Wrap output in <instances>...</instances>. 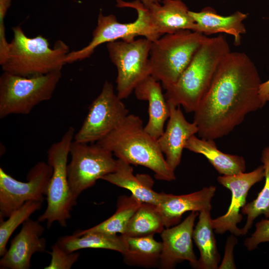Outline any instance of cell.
Returning a JSON list of instances; mask_svg holds the SVG:
<instances>
[{
	"mask_svg": "<svg viewBox=\"0 0 269 269\" xmlns=\"http://www.w3.org/2000/svg\"><path fill=\"white\" fill-rule=\"evenodd\" d=\"M258 69L245 53L229 52L194 112L198 134L215 140L229 134L249 114L263 108Z\"/></svg>",
	"mask_w": 269,
	"mask_h": 269,
	"instance_id": "cell-1",
	"label": "cell"
},
{
	"mask_svg": "<svg viewBox=\"0 0 269 269\" xmlns=\"http://www.w3.org/2000/svg\"><path fill=\"white\" fill-rule=\"evenodd\" d=\"M96 143L111 151L118 159L149 168L156 179L171 181L176 179L157 139L146 132L139 116L129 115L116 129Z\"/></svg>",
	"mask_w": 269,
	"mask_h": 269,
	"instance_id": "cell-2",
	"label": "cell"
},
{
	"mask_svg": "<svg viewBox=\"0 0 269 269\" xmlns=\"http://www.w3.org/2000/svg\"><path fill=\"white\" fill-rule=\"evenodd\" d=\"M225 37H207L176 82L166 89L168 103L194 112L208 89L224 56L230 52Z\"/></svg>",
	"mask_w": 269,
	"mask_h": 269,
	"instance_id": "cell-3",
	"label": "cell"
},
{
	"mask_svg": "<svg viewBox=\"0 0 269 269\" xmlns=\"http://www.w3.org/2000/svg\"><path fill=\"white\" fill-rule=\"evenodd\" d=\"M13 38L4 55L0 58L3 72L32 77L61 71L70 52L62 40L51 48L48 40L41 35L29 37L20 26L12 28Z\"/></svg>",
	"mask_w": 269,
	"mask_h": 269,
	"instance_id": "cell-4",
	"label": "cell"
},
{
	"mask_svg": "<svg viewBox=\"0 0 269 269\" xmlns=\"http://www.w3.org/2000/svg\"><path fill=\"white\" fill-rule=\"evenodd\" d=\"M207 37L198 32L183 30L152 41L150 75L167 89L176 82Z\"/></svg>",
	"mask_w": 269,
	"mask_h": 269,
	"instance_id": "cell-5",
	"label": "cell"
},
{
	"mask_svg": "<svg viewBox=\"0 0 269 269\" xmlns=\"http://www.w3.org/2000/svg\"><path fill=\"white\" fill-rule=\"evenodd\" d=\"M74 129L70 127L60 140L53 143L47 150V162L53 169L46 197L47 206L38 219L46 221L48 228L55 222L65 227L71 217V211L77 199L69 186L67 176V160L71 144L74 140Z\"/></svg>",
	"mask_w": 269,
	"mask_h": 269,
	"instance_id": "cell-6",
	"label": "cell"
},
{
	"mask_svg": "<svg viewBox=\"0 0 269 269\" xmlns=\"http://www.w3.org/2000/svg\"><path fill=\"white\" fill-rule=\"evenodd\" d=\"M117 3L118 7L135 9L137 13L136 20L132 22L121 23L114 15H104L100 11L91 41L82 49L70 52L66 58V63L89 57L98 46L104 43L119 39L130 41L134 40L137 36L154 41L161 36L151 23L148 8L140 0L132 2L117 0Z\"/></svg>",
	"mask_w": 269,
	"mask_h": 269,
	"instance_id": "cell-7",
	"label": "cell"
},
{
	"mask_svg": "<svg viewBox=\"0 0 269 269\" xmlns=\"http://www.w3.org/2000/svg\"><path fill=\"white\" fill-rule=\"evenodd\" d=\"M61 76V71L32 77L3 72L0 77V118L29 114L51 99Z\"/></svg>",
	"mask_w": 269,
	"mask_h": 269,
	"instance_id": "cell-8",
	"label": "cell"
},
{
	"mask_svg": "<svg viewBox=\"0 0 269 269\" xmlns=\"http://www.w3.org/2000/svg\"><path fill=\"white\" fill-rule=\"evenodd\" d=\"M152 43L144 37L107 43L110 58L117 68V94L121 100L127 98L142 81L151 75L149 54Z\"/></svg>",
	"mask_w": 269,
	"mask_h": 269,
	"instance_id": "cell-9",
	"label": "cell"
},
{
	"mask_svg": "<svg viewBox=\"0 0 269 269\" xmlns=\"http://www.w3.org/2000/svg\"><path fill=\"white\" fill-rule=\"evenodd\" d=\"M69 154L71 161L67 167L68 180L76 198L93 186L97 180L115 171L117 167V159L114 158L113 153L97 143L89 144L73 140Z\"/></svg>",
	"mask_w": 269,
	"mask_h": 269,
	"instance_id": "cell-10",
	"label": "cell"
},
{
	"mask_svg": "<svg viewBox=\"0 0 269 269\" xmlns=\"http://www.w3.org/2000/svg\"><path fill=\"white\" fill-rule=\"evenodd\" d=\"M129 115V110L114 92L112 84L106 81L101 93L90 105L74 140L97 142L116 129Z\"/></svg>",
	"mask_w": 269,
	"mask_h": 269,
	"instance_id": "cell-11",
	"label": "cell"
},
{
	"mask_svg": "<svg viewBox=\"0 0 269 269\" xmlns=\"http://www.w3.org/2000/svg\"><path fill=\"white\" fill-rule=\"evenodd\" d=\"M53 172L48 162L40 161L29 171L27 182L16 180L0 168V219L8 217L29 201L42 202Z\"/></svg>",
	"mask_w": 269,
	"mask_h": 269,
	"instance_id": "cell-12",
	"label": "cell"
},
{
	"mask_svg": "<svg viewBox=\"0 0 269 269\" xmlns=\"http://www.w3.org/2000/svg\"><path fill=\"white\" fill-rule=\"evenodd\" d=\"M264 177L265 170L263 164L251 172L221 175L217 177L218 182L231 191L232 197L226 213L212 219V226L216 233L223 234L229 231L236 236L242 235V229L237 226V224L243 219V214L240 212L246 204L249 190Z\"/></svg>",
	"mask_w": 269,
	"mask_h": 269,
	"instance_id": "cell-13",
	"label": "cell"
},
{
	"mask_svg": "<svg viewBox=\"0 0 269 269\" xmlns=\"http://www.w3.org/2000/svg\"><path fill=\"white\" fill-rule=\"evenodd\" d=\"M199 212L192 211L181 223L164 229L161 234L162 250L158 267L172 269L178 263L187 261L197 268L198 259L193 248L194 222Z\"/></svg>",
	"mask_w": 269,
	"mask_h": 269,
	"instance_id": "cell-14",
	"label": "cell"
},
{
	"mask_svg": "<svg viewBox=\"0 0 269 269\" xmlns=\"http://www.w3.org/2000/svg\"><path fill=\"white\" fill-rule=\"evenodd\" d=\"M39 222L28 219L22 224L0 260V269H28L32 255L45 251L46 240L41 237L44 229Z\"/></svg>",
	"mask_w": 269,
	"mask_h": 269,
	"instance_id": "cell-15",
	"label": "cell"
},
{
	"mask_svg": "<svg viewBox=\"0 0 269 269\" xmlns=\"http://www.w3.org/2000/svg\"><path fill=\"white\" fill-rule=\"evenodd\" d=\"M168 104L170 114L166 128L157 141L168 165L175 171L187 140L197 134L198 130L195 123L186 120L180 106Z\"/></svg>",
	"mask_w": 269,
	"mask_h": 269,
	"instance_id": "cell-16",
	"label": "cell"
},
{
	"mask_svg": "<svg viewBox=\"0 0 269 269\" xmlns=\"http://www.w3.org/2000/svg\"><path fill=\"white\" fill-rule=\"evenodd\" d=\"M216 191V187L211 185L187 194L177 195L162 192L160 202L156 208L164 227L169 228L180 223L182 215L186 212L211 211V201Z\"/></svg>",
	"mask_w": 269,
	"mask_h": 269,
	"instance_id": "cell-17",
	"label": "cell"
},
{
	"mask_svg": "<svg viewBox=\"0 0 269 269\" xmlns=\"http://www.w3.org/2000/svg\"><path fill=\"white\" fill-rule=\"evenodd\" d=\"M134 92L138 100L148 102V120L144 128L150 136L157 139L164 132V124L170 114L160 83L150 75L135 87Z\"/></svg>",
	"mask_w": 269,
	"mask_h": 269,
	"instance_id": "cell-18",
	"label": "cell"
},
{
	"mask_svg": "<svg viewBox=\"0 0 269 269\" xmlns=\"http://www.w3.org/2000/svg\"><path fill=\"white\" fill-rule=\"evenodd\" d=\"M189 13L196 24V32L206 36L218 33L231 35L237 46L241 44L242 34L246 32L243 21L247 18L248 13L237 11L229 15L223 16L210 6L199 12L189 10Z\"/></svg>",
	"mask_w": 269,
	"mask_h": 269,
	"instance_id": "cell-19",
	"label": "cell"
},
{
	"mask_svg": "<svg viewBox=\"0 0 269 269\" xmlns=\"http://www.w3.org/2000/svg\"><path fill=\"white\" fill-rule=\"evenodd\" d=\"M147 8L151 23L161 35L183 30L195 31L196 24L181 0H163Z\"/></svg>",
	"mask_w": 269,
	"mask_h": 269,
	"instance_id": "cell-20",
	"label": "cell"
},
{
	"mask_svg": "<svg viewBox=\"0 0 269 269\" xmlns=\"http://www.w3.org/2000/svg\"><path fill=\"white\" fill-rule=\"evenodd\" d=\"M101 179L129 190L132 195L143 203L157 206L160 202L162 192L158 193L152 189L154 181L151 176L146 174H134L132 166L123 160L117 159L115 171Z\"/></svg>",
	"mask_w": 269,
	"mask_h": 269,
	"instance_id": "cell-21",
	"label": "cell"
},
{
	"mask_svg": "<svg viewBox=\"0 0 269 269\" xmlns=\"http://www.w3.org/2000/svg\"><path fill=\"white\" fill-rule=\"evenodd\" d=\"M185 148L204 155L222 175H230L245 172L246 161L243 156L224 153L219 149L214 140L192 136Z\"/></svg>",
	"mask_w": 269,
	"mask_h": 269,
	"instance_id": "cell-22",
	"label": "cell"
},
{
	"mask_svg": "<svg viewBox=\"0 0 269 269\" xmlns=\"http://www.w3.org/2000/svg\"><path fill=\"white\" fill-rule=\"evenodd\" d=\"M122 235L125 244L122 255L125 264L145 268L158 267L162 242L156 241L153 235L143 237Z\"/></svg>",
	"mask_w": 269,
	"mask_h": 269,
	"instance_id": "cell-23",
	"label": "cell"
},
{
	"mask_svg": "<svg viewBox=\"0 0 269 269\" xmlns=\"http://www.w3.org/2000/svg\"><path fill=\"white\" fill-rule=\"evenodd\" d=\"M210 211L199 214V220L193 232V240L200 252L196 269H217L221 257L218 252Z\"/></svg>",
	"mask_w": 269,
	"mask_h": 269,
	"instance_id": "cell-24",
	"label": "cell"
},
{
	"mask_svg": "<svg viewBox=\"0 0 269 269\" xmlns=\"http://www.w3.org/2000/svg\"><path fill=\"white\" fill-rule=\"evenodd\" d=\"M67 253L84 249H101L115 251L123 254L125 244L122 235L102 232L85 233L79 235H66L56 243Z\"/></svg>",
	"mask_w": 269,
	"mask_h": 269,
	"instance_id": "cell-25",
	"label": "cell"
},
{
	"mask_svg": "<svg viewBox=\"0 0 269 269\" xmlns=\"http://www.w3.org/2000/svg\"><path fill=\"white\" fill-rule=\"evenodd\" d=\"M142 203L132 194L131 196L121 195L117 200L116 211L112 216L94 227L77 231L73 234L79 235L85 233L102 232L123 235L131 218Z\"/></svg>",
	"mask_w": 269,
	"mask_h": 269,
	"instance_id": "cell-26",
	"label": "cell"
},
{
	"mask_svg": "<svg viewBox=\"0 0 269 269\" xmlns=\"http://www.w3.org/2000/svg\"><path fill=\"white\" fill-rule=\"evenodd\" d=\"M164 227L156 206L142 202L131 218L123 235L131 237L154 235L161 233Z\"/></svg>",
	"mask_w": 269,
	"mask_h": 269,
	"instance_id": "cell-27",
	"label": "cell"
},
{
	"mask_svg": "<svg viewBox=\"0 0 269 269\" xmlns=\"http://www.w3.org/2000/svg\"><path fill=\"white\" fill-rule=\"evenodd\" d=\"M261 160L265 170V183L256 198L246 203L241 209V213L247 216L246 223L242 229V236L247 234L258 216L264 215L269 218V145L263 149Z\"/></svg>",
	"mask_w": 269,
	"mask_h": 269,
	"instance_id": "cell-28",
	"label": "cell"
},
{
	"mask_svg": "<svg viewBox=\"0 0 269 269\" xmlns=\"http://www.w3.org/2000/svg\"><path fill=\"white\" fill-rule=\"evenodd\" d=\"M42 204V202L41 201H27L13 211L6 221L3 219H0V256H3L7 251L6 245L13 232L20 224L29 219L34 212L39 210Z\"/></svg>",
	"mask_w": 269,
	"mask_h": 269,
	"instance_id": "cell-29",
	"label": "cell"
},
{
	"mask_svg": "<svg viewBox=\"0 0 269 269\" xmlns=\"http://www.w3.org/2000/svg\"><path fill=\"white\" fill-rule=\"evenodd\" d=\"M49 253L51 259L49 264L44 268L45 269H70L79 257V253H67L56 243L51 247V251Z\"/></svg>",
	"mask_w": 269,
	"mask_h": 269,
	"instance_id": "cell-30",
	"label": "cell"
},
{
	"mask_svg": "<svg viewBox=\"0 0 269 269\" xmlns=\"http://www.w3.org/2000/svg\"><path fill=\"white\" fill-rule=\"evenodd\" d=\"M265 242H269V218L262 219L256 224L255 232L246 239L244 246L249 251H252Z\"/></svg>",
	"mask_w": 269,
	"mask_h": 269,
	"instance_id": "cell-31",
	"label": "cell"
},
{
	"mask_svg": "<svg viewBox=\"0 0 269 269\" xmlns=\"http://www.w3.org/2000/svg\"><path fill=\"white\" fill-rule=\"evenodd\" d=\"M238 243V239L233 234L228 237L225 246V254L223 259L218 269H236L233 251L236 245Z\"/></svg>",
	"mask_w": 269,
	"mask_h": 269,
	"instance_id": "cell-32",
	"label": "cell"
},
{
	"mask_svg": "<svg viewBox=\"0 0 269 269\" xmlns=\"http://www.w3.org/2000/svg\"><path fill=\"white\" fill-rule=\"evenodd\" d=\"M269 95V79L262 82L259 88V96L261 101L262 107H264L267 103Z\"/></svg>",
	"mask_w": 269,
	"mask_h": 269,
	"instance_id": "cell-33",
	"label": "cell"
},
{
	"mask_svg": "<svg viewBox=\"0 0 269 269\" xmlns=\"http://www.w3.org/2000/svg\"><path fill=\"white\" fill-rule=\"evenodd\" d=\"M10 4L11 0H0V18L4 19Z\"/></svg>",
	"mask_w": 269,
	"mask_h": 269,
	"instance_id": "cell-34",
	"label": "cell"
},
{
	"mask_svg": "<svg viewBox=\"0 0 269 269\" xmlns=\"http://www.w3.org/2000/svg\"><path fill=\"white\" fill-rule=\"evenodd\" d=\"M160 0H141L144 5L148 8L152 5L159 3Z\"/></svg>",
	"mask_w": 269,
	"mask_h": 269,
	"instance_id": "cell-35",
	"label": "cell"
},
{
	"mask_svg": "<svg viewBox=\"0 0 269 269\" xmlns=\"http://www.w3.org/2000/svg\"><path fill=\"white\" fill-rule=\"evenodd\" d=\"M268 101H269V95L268 96Z\"/></svg>",
	"mask_w": 269,
	"mask_h": 269,
	"instance_id": "cell-36",
	"label": "cell"
}]
</instances>
